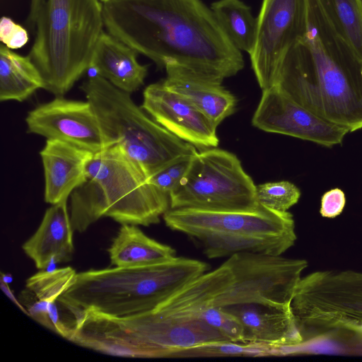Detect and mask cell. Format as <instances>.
Segmentation results:
<instances>
[{
  "instance_id": "2e32d148",
  "label": "cell",
  "mask_w": 362,
  "mask_h": 362,
  "mask_svg": "<svg viewBox=\"0 0 362 362\" xmlns=\"http://www.w3.org/2000/svg\"><path fill=\"white\" fill-rule=\"evenodd\" d=\"M218 308L239 322L243 344L270 348L303 344L291 305L251 303Z\"/></svg>"
},
{
  "instance_id": "9a60e30c",
  "label": "cell",
  "mask_w": 362,
  "mask_h": 362,
  "mask_svg": "<svg viewBox=\"0 0 362 362\" xmlns=\"http://www.w3.org/2000/svg\"><path fill=\"white\" fill-rule=\"evenodd\" d=\"M141 108L156 122L180 139L197 148H216L217 125L184 97L163 82L148 86Z\"/></svg>"
},
{
  "instance_id": "1f68e13d",
  "label": "cell",
  "mask_w": 362,
  "mask_h": 362,
  "mask_svg": "<svg viewBox=\"0 0 362 362\" xmlns=\"http://www.w3.org/2000/svg\"><path fill=\"white\" fill-rule=\"evenodd\" d=\"M1 283V287L3 291L5 293V294L7 295V296L16 304L17 306L26 315H28V312L25 309V308L21 305L20 301L17 300V298L14 296L13 293H12L11 290L10 289L9 286L8 285V282L4 281L1 279L0 280Z\"/></svg>"
},
{
  "instance_id": "cb8c5ba5",
  "label": "cell",
  "mask_w": 362,
  "mask_h": 362,
  "mask_svg": "<svg viewBox=\"0 0 362 362\" xmlns=\"http://www.w3.org/2000/svg\"><path fill=\"white\" fill-rule=\"evenodd\" d=\"M211 9L224 32L240 51L252 52L256 40L257 18L240 0H218Z\"/></svg>"
},
{
  "instance_id": "ba28073f",
  "label": "cell",
  "mask_w": 362,
  "mask_h": 362,
  "mask_svg": "<svg viewBox=\"0 0 362 362\" xmlns=\"http://www.w3.org/2000/svg\"><path fill=\"white\" fill-rule=\"evenodd\" d=\"M80 88L92 105L110 146L116 145L148 177L197 151L148 117L123 91L96 74Z\"/></svg>"
},
{
  "instance_id": "30bf717a",
  "label": "cell",
  "mask_w": 362,
  "mask_h": 362,
  "mask_svg": "<svg viewBox=\"0 0 362 362\" xmlns=\"http://www.w3.org/2000/svg\"><path fill=\"white\" fill-rule=\"evenodd\" d=\"M170 209L251 211L259 204L257 186L240 160L229 151L197 152L177 186L170 193Z\"/></svg>"
},
{
  "instance_id": "d4e9b609",
  "label": "cell",
  "mask_w": 362,
  "mask_h": 362,
  "mask_svg": "<svg viewBox=\"0 0 362 362\" xmlns=\"http://www.w3.org/2000/svg\"><path fill=\"white\" fill-rule=\"evenodd\" d=\"M319 1L337 30L362 62V1Z\"/></svg>"
},
{
  "instance_id": "52a82bcc",
  "label": "cell",
  "mask_w": 362,
  "mask_h": 362,
  "mask_svg": "<svg viewBox=\"0 0 362 362\" xmlns=\"http://www.w3.org/2000/svg\"><path fill=\"white\" fill-rule=\"evenodd\" d=\"M163 217L168 228L200 243L211 259L238 252L281 255L297 239L290 212L260 204L251 211L169 209Z\"/></svg>"
},
{
  "instance_id": "9c48e42d",
  "label": "cell",
  "mask_w": 362,
  "mask_h": 362,
  "mask_svg": "<svg viewBox=\"0 0 362 362\" xmlns=\"http://www.w3.org/2000/svg\"><path fill=\"white\" fill-rule=\"evenodd\" d=\"M291 309L303 343L339 334L362 338V272L329 269L302 277Z\"/></svg>"
},
{
  "instance_id": "44dd1931",
  "label": "cell",
  "mask_w": 362,
  "mask_h": 362,
  "mask_svg": "<svg viewBox=\"0 0 362 362\" xmlns=\"http://www.w3.org/2000/svg\"><path fill=\"white\" fill-rule=\"evenodd\" d=\"M76 274L67 267L39 272L28 278L20 294V303L28 315L52 330L49 310L57 306L58 298L73 284Z\"/></svg>"
},
{
  "instance_id": "484cf974",
  "label": "cell",
  "mask_w": 362,
  "mask_h": 362,
  "mask_svg": "<svg viewBox=\"0 0 362 362\" xmlns=\"http://www.w3.org/2000/svg\"><path fill=\"white\" fill-rule=\"evenodd\" d=\"M300 197V189L288 181L266 182L257 185L259 204L272 210L288 211L298 202Z\"/></svg>"
},
{
  "instance_id": "7402d4cb",
  "label": "cell",
  "mask_w": 362,
  "mask_h": 362,
  "mask_svg": "<svg viewBox=\"0 0 362 362\" xmlns=\"http://www.w3.org/2000/svg\"><path fill=\"white\" fill-rule=\"evenodd\" d=\"M107 251L115 267L156 264L177 257L172 247L151 238L132 224H122Z\"/></svg>"
},
{
  "instance_id": "ffe728a7",
  "label": "cell",
  "mask_w": 362,
  "mask_h": 362,
  "mask_svg": "<svg viewBox=\"0 0 362 362\" xmlns=\"http://www.w3.org/2000/svg\"><path fill=\"white\" fill-rule=\"evenodd\" d=\"M138 52L112 35L103 32L92 55L90 68L117 88L132 93L144 83L148 66L137 60Z\"/></svg>"
},
{
  "instance_id": "f546056e",
  "label": "cell",
  "mask_w": 362,
  "mask_h": 362,
  "mask_svg": "<svg viewBox=\"0 0 362 362\" xmlns=\"http://www.w3.org/2000/svg\"><path fill=\"white\" fill-rule=\"evenodd\" d=\"M346 204L344 192L334 188L326 192L321 198L320 213L325 218H334L342 212Z\"/></svg>"
},
{
  "instance_id": "d6a6232c",
  "label": "cell",
  "mask_w": 362,
  "mask_h": 362,
  "mask_svg": "<svg viewBox=\"0 0 362 362\" xmlns=\"http://www.w3.org/2000/svg\"><path fill=\"white\" fill-rule=\"evenodd\" d=\"M102 3H105V2H107V1H109L110 0H100Z\"/></svg>"
},
{
  "instance_id": "f1b7e54d",
  "label": "cell",
  "mask_w": 362,
  "mask_h": 362,
  "mask_svg": "<svg viewBox=\"0 0 362 362\" xmlns=\"http://www.w3.org/2000/svg\"><path fill=\"white\" fill-rule=\"evenodd\" d=\"M0 40L8 48L17 49L28 43L29 36L25 28L11 18L3 16L0 22Z\"/></svg>"
},
{
  "instance_id": "277c9868",
  "label": "cell",
  "mask_w": 362,
  "mask_h": 362,
  "mask_svg": "<svg viewBox=\"0 0 362 362\" xmlns=\"http://www.w3.org/2000/svg\"><path fill=\"white\" fill-rule=\"evenodd\" d=\"M202 261L176 257L160 263L90 269L77 273L57 303L69 324L88 312L122 317L151 310L209 269Z\"/></svg>"
},
{
  "instance_id": "7a4b0ae2",
  "label": "cell",
  "mask_w": 362,
  "mask_h": 362,
  "mask_svg": "<svg viewBox=\"0 0 362 362\" xmlns=\"http://www.w3.org/2000/svg\"><path fill=\"white\" fill-rule=\"evenodd\" d=\"M233 279L223 262L147 312L122 317L86 313L75 325L71 341L100 353L131 358L174 357L192 347L228 341L205 322L204 314Z\"/></svg>"
},
{
  "instance_id": "4316f807",
  "label": "cell",
  "mask_w": 362,
  "mask_h": 362,
  "mask_svg": "<svg viewBox=\"0 0 362 362\" xmlns=\"http://www.w3.org/2000/svg\"><path fill=\"white\" fill-rule=\"evenodd\" d=\"M204 319L211 327L218 332L228 341L243 343L240 325L233 316L220 308L214 305L208 308L204 312Z\"/></svg>"
},
{
  "instance_id": "4fadbf2b",
  "label": "cell",
  "mask_w": 362,
  "mask_h": 362,
  "mask_svg": "<svg viewBox=\"0 0 362 362\" xmlns=\"http://www.w3.org/2000/svg\"><path fill=\"white\" fill-rule=\"evenodd\" d=\"M28 132L96 153L110 145L90 103L57 96L28 112Z\"/></svg>"
},
{
  "instance_id": "7c38bea8",
  "label": "cell",
  "mask_w": 362,
  "mask_h": 362,
  "mask_svg": "<svg viewBox=\"0 0 362 362\" xmlns=\"http://www.w3.org/2000/svg\"><path fill=\"white\" fill-rule=\"evenodd\" d=\"M257 18L252 68L263 90L272 87L288 50L304 36L306 0H262Z\"/></svg>"
},
{
  "instance_id": "e0dca14e",
  "label": "cell",
  "mask_w": 362,
  "mask_h": 362,
  "mask_svg": "<svg viewBox=\"0 0 362 362\" xmlns=\"http://www.w3.org/2000/svg\"><path fill=\"white\" fill-rule=\"evenodd\" d=\"M93 153L70 144L47 139L40 152L45 175V201L67 200L86 180V165Z\"/></svg>"
},
{
  "instance_id": "8fae6325",
  "label": "cell",
  "mask_w": 362,
  "mask_h": 362,
  "mask_svg": "<svg viewBox=\"0 0 362 362\" xmlns=\"http://www.w3.org/2000/svg\"><path fill=\"white\" fill-rule=\"evenodd\" d=\"M224 262L233 279L216 299V307L251 303L289 305L308 267L305 259L255 252L235 253Z\"/></svg>"
},
{
  "instance_id": "8992f818",
  "label": "cell",
  "mask_w": 362,
  "mask_h": 362,
  "mask_svg": "<svg viewBox=\"0 0 362 362\" xmlns=\"http://www.w3.org/2000/svg\"><path fill=\"white\" fill-rule=\"evenodd\" d=\"M103 27L100 0H46L28 54L42 75L45 90L62 96L71 88L90 69Z\"/></svg>"
},
{
  "instance_id": "6da1fadb",
  "label": "cell",
  "mask_w": 362,
  "mask_h": 362,
  "mask_svg": "<svg viewBox=\"0 0 362 362\" xmlns=\"http://www.w3.org/2000/svg\"><path fill=\"white\" fill-rule=\"evenodd\" d=\"M103 16L110 34L160 67L221 81L244 67L241 51L202 0H110L103 3Z\"/></svg>"
},
{
  "instance_id": "3957f363",
  "label": "cell",
  "mask_w": 362,
  "mask_h": 362,
  "mask_svg": "<svg viewBox=\"0 0 362 362\" xmlns=\"http://www.w3.org/2000/svg\"><path fill=\"white\" fill-rule=\"evenodd\" d=\"M273 86L350 132L362 129V62L319 0H306L305 35L285 55Z\"/></svg>"
},
{
  "instance_id": "836d02e7",
  "label": "cell",
  "mask_w": 362,
  "mask_h": 362,
  "mask_svg": "<svg viewBox=\"0 0 362 362\" xmlns=\"http://www.w3.org/2000/svg\"><path fill=\"white\" fill-rule=\"evenodd\" d=\"M362 1V0H361Z\"/></svg>"
},
{
  "instance_id": "603a6c76",
  "label": "cell",
  "mask_w": 362,
  "mask_h": 362,
  "mask_svg": "<svg viewBox=\"0 0 362 362\" xmlns=\"http://www.w3.org/2000/svg\"><path fill=\"white\" fill-rule=\"evenodd\" d=\"M45 88L40 72L30 57L21 55L4 45L0 47V100L23 102Z\"/></svg>"
},
{
  "instance_id": "ac0fdd59",
  "label": "cell",
  "mask_w": 362,
  "mask_h": 362,
  "mask_svg": "<svg viewBox=\"0 0 362 362\" xmlns=\"http://www.w3.org/2000/svg\"><path fill=\"white\" fill-rule=\"evenodd\" d=\"M163 83L170 90L186 98L217 126L234 113L235 97L222 86L223 81L175 65L165 67Z\"/></svg>"
},
{
  "instance_id": "5bb4252c",
  "label": "cell",
  "mask_w": 362,
  "mask_h": 362,
  "mask_svg": "<svg viewBox=\"0 0 362 362\" xmlns=\"http://www.w3.org/2000/svg\"><path fill=\"white\" fill-rule=\"evenodd\" d=\"M254 127L332 147L341 144L349 130L327 121L273 86L262 90L252 119Z\"/></svg>"
},
{
  "instance_id": "5b68a950",
  "label": "cell",
  "mask_w": 362,
  "mask_h": 362,
  "mask_svg": "<svg viewBox=\"0 0 362 362\" xmlns=\"http://www.w3.org/2000/svg\"><path fill=\"white\" fill-rule=\"evenodd\" d=\"M86 173V180L70 195L74 230L84 232L105 216L121 224L148 226L170 209L169 195L151 184L116 145L93 153Z\"/></svg>"
},
{
  "instance_id": "d6986e66",
  "label": "cell",
  "mask_w": 362,
  "mask_h": 362,
  "mask_svg": "<svg viewBox=\"0 0 362 362\" xmlns=\"http://www.w3.org/2000/svg\"><path fill=\"white\" fill-rule=\"evenodd\" d=\"M73 232L67 200H63L47 209L38 228L22 248L39 269L52 262H69L74 252Z\"/></svg>"
},
{
  "instance_id": "83f0119b",
  "label": "cell",
  "mask_w": 362,
  "mask_h": 362,
  "mask_svg": "<svg viewBox=\"0 0 362 362\" xmlns=\"http://www.w3.org/2000/svg\"><path fill=\"white\" fill-rule=\"evenodd\" d=\"M192 156L178 160L148 177L149 182L169 195L185 175Z\"/></svg>"
},
{
  "instance_id": "4dcf8cb0",
  "label": "cell",
  "mask_w": 362,
  "mask_h": 362,
  "mask_svg": "<svg viewBox=\"0 0 362 362\" xmlns=\"http://www.w3.org/2000/svg\"><path fill=\"white\" fill-rule=\"evenodd\" d=\"M45 1L46 0H30V11L27 20V25L32 30H35L39 13Z\"/></svg>"
}]
</instances>
